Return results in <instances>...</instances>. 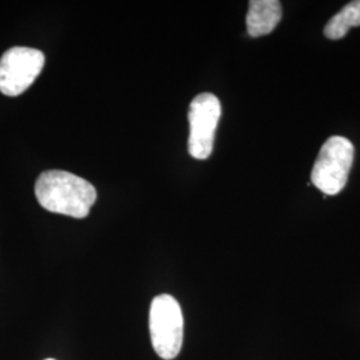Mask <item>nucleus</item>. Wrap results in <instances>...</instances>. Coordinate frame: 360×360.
<instances>
[{"label": "nucleus", "instance_id": "nucleus-1", "mask_svg": "<svg viewBox=\"0 0 360 360\" xmlns=\"http://www.w3.org/2000/svg\"><path fill=\"white\" fill-rule=\"evenodd\" d=\"M35 195L44 210L77 219L86 218L96 200V190L90 181L59 169L40 174Z\"/></svg>", "mask_w": 360, "mask_h": 360}, {"label": "nucleus", "instance_id": "nucleus-3", "mask_svg": "<svg viewBox=\"0 0 360 360\" xmlns=\"http://www.w3.org/2000/svg\"><path fill=\"white\" fill-rule=\"evenodd\" d=\"M184 321L174 296H156L150 307V335L155 352L162 359H175L183 346Z\"/></svg>", "mask_w": 360, "mask_h": 360}, {"label": "nucleus", "instance_id": "nucleus-8", "mask_svg": "<svg viewBox=\"0 0 360 360\" xmlns=\"http://www.w3.org/2000/svg\"><path fill=\"white\" fill-rule=\"evenodd\" d=\"M46 360H55V359H46Z\"/></svg>", "mask_w": 360, "mask_h": 360}, {"label": "nucleus", "instance_id": "nucleus-7", "mask_svg": "<svg viewBox=\"0 0 360 360\" xmlns=\"http://www.w3.org/2000/svg\"><path fill=\"white\" fill-rule=\"evenodd\" d=\"M360 26V0L346 4L324 27V35L331 40L345 38L351 27Z\"/></svg>", "mask_w": 360, "mask_h": 360}, {"label": "nucleus", "instance_id": "nucleus-2", "mask_svg": "<svg viewBox=\"0 0 360 360\" xmlns=\"http://www.w3.org/2000/svg\"><path fill=\"white\" fill-rule=\"evenodd\" d=\"M354 160V146L343 136H333L323 144L311 172L312 184L324 195L343 191Z\"/></svg>", "mask_w": 360, "mask_h": 360}, {"label": "nucleus", "instance_id": "nucleus-5", "mask_svg": "<svg viewBox=\"0 0 360 360\" xmlns=\"http://www.w3.org/2000/svg\"><path fill=\"white\" fill-rule=\"evenodd\" d=\"M220 115L221 105L214 94L205 92L193 98L188 111V151L195 159L205 160L212 154Z\"/></svg>", "mask_w": 360, "mask_h": 360}, {"label": "nucleus", "instance_id": "nucleus-6", "mask_svg": "<svg viewBox=\"0 0 360 360\" xmlns=\"http://www.w3.org/2000/svg\"><path fill=\"white\" fill-rule=\"evenodd\" d=\"M282 4L278 0H251L245 18L247 32L257 38L271 34L282 19Z\"/></svg>", "mask_w": 360, "mask_h": 360}, {"label": "nucleus", "instance_id": "nucleus-4", "mask_svg": "<svg viewBox=\"0 0 360 360\" xmlns=\"http://www.w3.org/2000/svg\"><path fill=\"white\" fill-rule=\"evenodd\" d=\"M44 53L30 47H13L0 58V92L18 96L30 89L44 67Z\"/></svg>", "mask_w": 360, "mask_h": 360}]
</instances>
